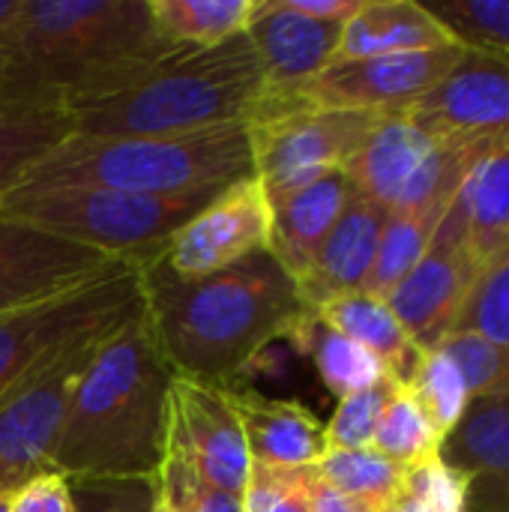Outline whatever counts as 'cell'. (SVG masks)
Masks as SVG:
<instances>
[{
    "label": "cell",
    "mask_w": 509,
    "mask_h": 512,
    "mask_svg": "<svg viewBox=\"0 0 509 512\" xmlns=\"http://www.w3.org/2000/svg\"><path fill=\"white\" fill-rule=\"evenodd\" d=\"M141 300L171 372L219 387H234L270 342L312 318L270 252L204 279H180L156 258L141 267Z\"/></svg>",
    "instance_id": "6da1fadb"
},
{
    "label": "cell",
    "mask_w": 509,
    "mask_h": 512,
    "mask_svg": "<svg viewBox=\"0 0 509 512\" xmlns=\"http://www.w3.org/2000/svg\"><path fill=\"white\" fill-rule=\"evenodd\" d=\"M171 366L141 309L108 333L81 372L54 450L75 486L153 483L165 456Z\"/></svg>",
    "instance_id": "7a4b0ae2"
},
{
    "label": "cell",
    "mask_w": 509,
    "mask_h": 512,
    "mask_svg": "<svg viewBox=\"0 0 509 512\" xmlns=\"http://www.w3.org/2000/svg\"><path fill=\"white\" fill-rule=\"evenodd\" d=\"M264 96V69L246 33L210 45H171L105 84L69 99L72 135H189L249 123Z\"/></svg>",
    "instance_id": "3957f363"
},
{
    "label": "cell",
    "mask_w": 509,
    "mask_h": 512,
    "mask_svg": "<svg viewBox=\"0 0 509 512\" xmlns=\"http://www.w3.org/2000/svg\"><path fill=\"white\" fill-rule=\"evenodd\" d=\"M147 0H21L0 42V108H60L168 51Z\"/></svg>",
    "instance_id": "277c9868"
},
{
    "label": "cell",
    "mask_w": 509,
    "mask_h": 512,
    "mask_svg": "<svg viewBox=\"0 0 509 512\" xmlns=\"http://www.w3.org/2000/svg\"><path fill=\"white\" fill-rule=\"evenodd\" d=\"M252 174L249 126L189 135H69L48 150L18 189H111L132 195H183L222 189Z\"/></svg>",
    "instance_id": "5b68a950"
},
{
    "label": "cell",
    "mask_w": 509,
    "mask_h": 512,
    "mask_svg": "<svg viewBox=\"0 0 509 512\" xmlns=\"http://www.w3.org/2000/svg\"><path fill=\"white\" fill-rule=\"evenodd\" d=\"M216 192L219 189L183 195H132L84 186L12 189L0 198V216L144 267L165 252L168 240Z\"/></svg>",
    "instance_id": "8992f818"
},
{
    "label": "cell",
    "mask_w": 509,
    "mask_h": 512,
    "mask_svg": "<svg viewBox=\"0 0 509 512\" xmlns=\"http://www.w3.org/2000/svg\"><path fill=\"white\" fill-rule=\"evenodd\" d=\"M141 303V267L132 264L39 306L0 315V399L63 348L117 330Z\"/></svg>",
    "instance_id": "52a82bcc"
},
{
    "label": "cell",
    "mask_w": 509,
    "mask_h": 512,
    "mask_svg": "<svg viewBox=\"0 0 509 512\" xmlns=\"http://www.w3.org/2000/svg\"><path fill=\"white\" fill-rule=\"evenodd\" d=\"M387 114L300 105L249 120L252 174L270 204L342 171Z\"/></svg>",
    "instance_id": "ba28073f"
},
{
    "label": "cell",
    "mask_w": 509,
    "mask_h": 512,
    "mask_svg": "<svg viewBox=\"0 0 509 512\" xmlns=\"http://www.w3.org/2000/svg\"><path fill=\"white\" fill-rule=\"evenodd\" d=\"M105 336L63 348L0 399V495H12L27 480L54 471V450L75 384Z\"/></svg>",
    "instance_id": "9c48e42d"
},
{
    "label": "cell",
    "mask_w": 509,
    "mask_h": 512,
    "mask_svg": "<svg viewBox=\"0 0 509 512\" xmlns=\"http://www.w3.org/2000/svg\"><path fill=\"white\" fill-rule=\"evenodd\" d=\"M480 276L483 264L468 246L465 213L459 198H453L426 255L384 300L417 348L432 351L450 336V327Z\"/></svg>",
    "instance_id": "30bf717a"
},
{
    "label": "cell",
    "mask_w": 509,
    "mask_h": 512,
    "mask_svg": "<svg viewBox=\"0 0 509 512\" xmlns=\"http://www.w3.org/2000/svg\"><path fill=\"white\" fill-rule=\"evenodd\" d=\"M273 204L255 174L219 189L165 246L159 261L180 279H204L267 252Z\"/></svg>",
    "instance_id": "8fae6325"
},
{
    "label": "cell",
    "mask_w": 509,
    "mask_h": 512,
    "mask_svg": "<svg viewBox=\"0 0 509 512\" xmlns=\"http://www.w3.org/2000/svg\"><path fill=\"white\" fill-rule=\"evenodd\" d=\"M132 264L0 216V315L39 306Z\"/></svg>",
    "instance_id": "7c38bea8"
},
{
    "label": "cell",
    "mask_w": 509,
    "mask_h": 512,
    "mask_svg": "<svg viewBox=\"0 0 509 512\" xmlns=\"http://www.w3.org/2000/svg\"><path fill=\"white\" fill-rule=\"evenodd\" d=\"M246 39L264 69V96L252 114L255 120L306 105V87L336 60L342 24L297 15L285 0H252Z\"/></svg>",
    "instance_id": "4fadbf2b"
},
{
    "label": "cell",
    "mask_w": 509,
    "mask_h": 512,
    "mask_svg": "<svg viewBox=\"0 0 509 512\" xmlns=\"http://www.w3.org/2000/svg\"><path fill=\"white\" fill-rule=\"evenodd\" d=\"M465 45H444L417 54L363 57L330 63L303 93L312 108L396 114L420 102L462 60Z\"/></svg>",
    "instance_id": "5bb4252c"
},
{
    "label": "cell",
    "mask_w": 509,
    "mask_h": 512,
    "mask_svg": "<svg viewBox=\"0 0 509 512\" xmlns=\"http://www.w3.org/2000/svg\"><path fill=\"white\" fill-rule=\"evenodd\" d=\"M165 441L186 453L213 486L243 498L252 456L231 402V387L174 375L168 390Z\"/></svg>",
    "instance_id": "9a60e30c"
},
{
    "label": "cell",
    "mask_w": 509,
    "mask_h": 512,
    "mask_svg": "<svg viewBox=\"0 0 509 512\" xmlns=\"http://www.w3.org/2000/svg\"><path fill=\"white\" fill-rule=\"evenodd\" d=\"M444 138L509 144V54L465 48L453 72L405 111Z\"/></svg>",
    "instance_id": "2e32d148"
},
{
    "label": "cell",
    "mask_w": 509,
    "mask_h": 512,
    "mask_svg": "<svg viewBox=\"0 0 509 512\" xmlns=\"http://www.w3.org/2000/svg\"><path fill=\"white\" fill-rule=\"evenodd\" d=\"M387 216L390 210L384 204L363 195L351 198V204L315 252L309 270L297 279V294L312 315L330 300L366 288Z\"/></svg>",
    "instance_id": "e0dca14e"
},
{
    "label": "cell",
    "mask_w": 509,
    "mask_h": 512,
    "mask_svg": "<svg viewBox=\"0 0 509 512\" xmlns=\"http://www.w3.org/2000/svg\"><path fill=\"white\" fill-rule=\"evenodd\" d=\"M441 459L465 480V512H509V405L471 399Z\"/></svg>",
    "instance_id": "ac0fdd59"
},
{
    "label": "cell",
    "mask_w": 509,
    "mask_h": 512,
    "mask_svg": "<svg viewBox=\"0 0 509 512\" xmlns=\"http://www.w3.org/2000/svg\"><path fill=\"white\" fill-rule=\"evenodd\" d=\"M441 141L444 135L429 132L405 111L387 114L366 144L351 156L345 174L357 195L393 210Z\"/></svg>",
    "instance_id": "d6986e66"
},
{
    "label": "cell",
    "mask_w": 509,
    "mask_h": 512,
    "mask_svg": "<svg viewBox=\"0 0 509 512\" xmlns=\"http://www.w3.org/2000/svg\"><path fill=\"white\" fill-rule=\"evenodd\" d=\"M252 462L276 468H315L324 453V423L294 399H267L249 387H231Z\"/></svg>",
    "instance_id": "ffe728a7"
},
{
    "label": "cell",
    "mask_w": 509,
    "mask_h": 512,
    "mask_svg": "<svg viewBox=\"0 0 509 512\" xmlns=\"http://www.w3.org/2000/svg\"><path fill=\"white\" fill-rule=\"evenodd\" d=\"M354 195L357 192L342 168L294 192L291 198L273 204V228H270L267 252L294 279V285L309 270L315 252L321 249L324 237L339 222V216L345 213Z\"/></svg>",
    "instance_id": "44dd1931"
},
{
    "label": "cell",
    "mask_w": 509,
    "mask_h": 512,
    "mask_svg": "<svg viewBox=\"0 0 509 512\" xmlns=\"http://www.w3.org/2000/svg\"><path fill=\"white\" fill-rule=\"evenodd\" d=\"M456 45L453 33L417 0H363L357 15L342 27L336 60L417 54ZM462 45V42H459Z\"/></svg>",
    "instance_id": "7402d4cb"
},
{
    "label": "cell",
    "mask_w": 509,
    "mask_h": 512,
    "mask_svg": "<svg viewBox=\"0 0 509 512\" xmlns=\"http://www.w3.org/2000/svg\"><path fill=\"white\" fill-rule=\"evenodd\" d=\"M315 318L321 324H327L330 330L354 339L366 351H372L399 384L411 381V375L423 357V348H417V342L408 336V330L393 315V309L384 297L354 291V294L336 297L327 306H321L315 312Z\"/></svg>",
    "instance_id": "603a6c76"
},
{
    "label": "cell",
    "mask_w": 509,
    "mask_h": 512,
    "mask_svg": "<svg viewBox=\"0 0 509 512\" xmlns=\"http://www.w3.org/2000/svg\"><path fill=\"white\" fill-rule=\"evenodd\" d=\"M468 246L483 273L509 258V144L492 150L459 189Z\"/></svg>",
    "instance_id": "cb8c5ba5"
},
{
    "label": "cell",
    "mask_w": 509,
    "mask_h": 512,
    "mask_svg": "<svg viewBox=\"0 0 509 512\" xmlns=\"http://www.w3.org/2000/svg\"><path fill=\"white\" fill-rule=\"evenodd\" d=\"M291 339H297L300 351L312 357V363H315L324 387L336 399L354 396L360 390H369V387L381 384L384 378H393L387 372V366L372 351H366L354 339L330 330L315 315L306 318Z\"/></svg>",
    "instance_id": "d4e9b609"
},
{
    "label": "cell",
    "mask_w": 509,
    "mask_h": 512,
    "mask_svg": "<svg viewBox=\"0 0 509 512\" xmlns=\"http://www.w3.org/2000/svg\"><path fill=\"white\" fill-rule=\"evenodd\" d=\"M69 135L72 123L60 108H0V198Z\"/></svg>",
    "instance_id": "484cf974"
},
{
    "label": "cell",
    "mask_w": 509,
    "mask_h": 512,
    "mask_svg": "<svg viewBox=\"0 0 509 512\" xmlns=\"http://www.w3.org/2000/svg\"><path fill=\"white\" fill-rule=\"evenodd\" d=\"M156 30L174 45L210 48L246 33L252 0H147Z\"/></svg>",
    "instance_id": "4316f807"
},
{
    "label": "cell",
    "mask_w": 509,
    "mask_h": 512,
    "mask_svg": "<svg viewBox=\"0 0 509 512\" xmlns=\"http://www.w3.org/2000/svg\"><path fill=\"white\" fill-rule=\"evenodd\" d=\"M447 207L450 204H429V207H417V210H390L375 267L363 288L366 294L387 297L417 267V261L426 255Z\"/></svg>",
    "instance_id": "83f0119b"
},
{
    "label": "cell",
    "mask_w": 509,
    "mask_h": 512,
    "mask_svg": "<svg viewBox=\"0 0 509 512\" xmlns=\"http://www.w3.org/2000/svg\"><path fill=\"white\" fill-rule=\"evenodd\" d=\"M318 480L333 486L336 492L363 501L375 512H387L405 489L408 468L390 462L387 456L366 450H333L315 465Z\"/></svg>",
    "instance_id": "f1b7e54d"
},
{
    "label": "cell",
    "mask_w": 509,
    "mask_h": 512,
    "mask_svg": "<svg viewBox=\"0 0 509 512\" xmlns=\"http://www.w3.org/2000/svg\"><path fill=\"white\" fill-rule=\"evenodd\" d=\"M441 447L444 435L435 429L432 417L417 402V396L405 384H399L381 414L372 450L402 468H414L426 459L441 456Z\"/></svg>",
    "instance_id": "f546056e"
},
{
    "label": "cell",
    "mask_w": 509,
    "mask_h": 512,
    "mask_svg": "<svg viewBox=\"0 0 509 512\" xmlns=\"http://www.w3.org/2000/svg\"><path fill=\"white\" fill-rule=\"evenodd\" d=\"M405 387L417 396V402L426 408L435 429L447 441V435L459 426V420L465 417V411L471 405V393H468L465 375L456 366V360L444 348L423 351V357Z\"/></svg>",
    "instance_id": "4dcf8cb0"
},
{
    "label": "cell",
    "mask_w": 509,
    "mask_h": 512,
    "mask_svg": "<svg viewBox=\"0 0 509 512\" xmlns=\"http://www.w3.org/2000/svg\"><path fill=\"white\" fill-rule=\"evenodd\" d=\"M156 498L168 512H243V501L213 486L186 453L165 441V456L153 480Z\"/></svg>",
    "instance_id": "1f68e13d"
},
{
    "label": "cell",
    "mask_w": 509,
    "mask_h": 512,
    "mask_svg": "<svg viewBox=\"0 0 509 512\" xmlns=\"http://www.w3.org/2000/svg\"><path fill=\"white\" fill-rule=\"evenodd\" d=\"M426 9L465 48L509 54V0H435Z\"/></svg>",
    "instance_id": "d6a6232c"
},
{
    "label": "cell",
    "mask_w": 509,
    "mask_h": 512,
    "mask_svg": "<svg viewBox=\"0 0 509 512\" xmlns=\"http://www.w3.org/2000/svg\"><path fill=\"white\" fill-rule=\"evenodd\" d=\"M450 336H477L509 345V258L492 264L477 279L450 327Z\"/></svg>",
    "instance_id": "836d02e7"
},
{
    "label": "cell",
    "mask_w": 509,
    "mask_h": 512,
    "mask_svg": "<svg viewBox=\"0 0 509 512\" xmlns=\"http://www.w3.org/2000/svg\"><path fill=\"white\" fill-rule=\"evenodd\" d=\"M438 348H444L462 369L471 399L509 405V345L477 336H450Z\"/></svg>",
    "instance_id": "e575fe53"
},
{
    "label": "cell",
    "mask_w": 509,
    "mask_h": 512,
    "mask_svg": "<svg viewBox=\"0 0 509 512\" xmlns=\"http://www.w3.org/2000/svg\"><path fill=\"white\" fill-rule=\"evenodd\" d=\"M399 387L396 378H384L381 384L360 390L354 396L339 399L330 423L324 426V444L327 453L333 450H366L375 441V429L381 423V414L393 396V390Z\"/></svg>",
    "instance_id": "d590c367"
},
{
    "label": "cell",
    "mask_w": 509,
    "mask_h": 512,
    "mask_svg": "<svg viewBox=\"0 0 509 512\" xmlns=\"http://www.w3.org/2000/svg\"><path fill=\"white\" fill-rule=\"evenodd\" d=\"M315 468H276L252 462L243 492V512H312Z\"/></svg>",
    "instance_id": "8d00e7d4"
},
{
    "label": "cell",
    "mask_w": 509,
    "mask_h": 512,
    "mask_svg": "<svg viewBox=\"0 0 509 512\" xmlns=\"http://www.w3.org/2000/svg\"><path fill=\"white\" fill-rule=\"evenodd\" d=\"M399 512H465V480L441 456L426 459L405 474V489L396 498Z\"/></svg>",
    "instance_id": "74e56055"
},
{
    "label": "cell",
    "mask_w": 509,
    "mask_h": 512,
    "mask_svg": "<svg viewBox=\"0 0 509 512\" xmlns=\"http://www.w3.org/2000/svg\"><path fill=\"white\" fill-rule=\"evenodd\" d=\"M9 512H78V501L72 495V483L63 474L48 471L12 492Z\"/></svg>",
    "instance_id": "f35d334b"
},
{
    "label": "cell",
    "mask_w": 509,
    "mask_h": 512,
    "mask_svg": "<svg viewBox=\"0 0 509 512\" xmlns=\"http://www.w3.org/2000/svg\"><path fill=\"white\" fill-rule=\"evenodd\" d=\"M93 489H99L102 504L87 512H153V504H156V489H153V483H144V480L102 483Z\"/></svg>",
    "instance_id": "ab89813d"
},
{
    "label": "cell",
    "mask_w": 509,
    "mask_h": 512,
    "mask_svg": "<svg viewBox=\"0 0 509 512\" xmlns=\"http://www.w3.org/2000/svg\"><path fill=\"white\" fill-rule=\"evenodd\" d=\"M297 15H306L312 21H324V24H348L357 9L363 6V0H285Z\"/></svg>",
    "instance_id": "60d3db41"
},
{
    "label": "cell",
    "mask_w": 509,
    "mask_h": 512,
    "mask_svg": "<svg viewBox=\"0 0 509 512\" xmlns=\"http://www.w3.org/2000/svg\"><path fill=\"white\" fill-rule=\"evenodd\" d=\"M312 512H375L372 507H366L363 501L357 498H348L342 492H336L333 486L327 483H315L312 489Z\"/></svg>",
    "instance_id": "b9f144b4"
},
{
    "label": "cell",
    "mask_w": 509,
    "mask_h": 512,
    "mask_svg": "<svg viewBox=\"0 0 509 512\" xmlns=\"http://www.w3.org/2000/svg\"><path fill=\"white\" fill-rule=\"evenodd\" d=\"M18 9H21V0H0V42H3L6 30L12 27Z\"/></svg>",
    "instance_id": "7bdbcfd3"
},
{
    "label": "cell",
    "mask_w": 509,
    "mask_h": 512,
    "mask_svg": "<svg viewBox=\"0 0 509 512\" xmlns=\"http://www.w3.org/2000/svg\"><path fill=\"white\" fill-rule=\"evenodd\" d=\"M9 501H12V495H0V512H9Z\"/></svg>",
    "instance_id": "ee69618b"
},
{
    "label": "cell",
    "mask_w": 509,
    "mask_h": 512,
    "mask_svg": "<svg viewBox=\"0 0 509 512\" xmlns=\"http://www.w3.org/2000/svg\"><path fill=\"white\" fill-rule=\"evenodd\" d=\"M153 512H168V507H165V504H162V501L156 498V504H153Z\"/></svg>",
    "instance_id": "f6af8a7d"
},
{
    "label": "cell",
    "mask_w": 509,
    "mask_h": 512,
    "mask_svg": "<svg viewBox=\"0 0 509 512\" xmlns=\"http://www.w3.org/2000/svg\"><path fill=\"white\" fill-rule=\"evenodd\" d=\"M387 512H399V510H393V507H390V510H387Z\"/></svg>",
    "instance_id": "bcb514c9"
}]
</instances>
